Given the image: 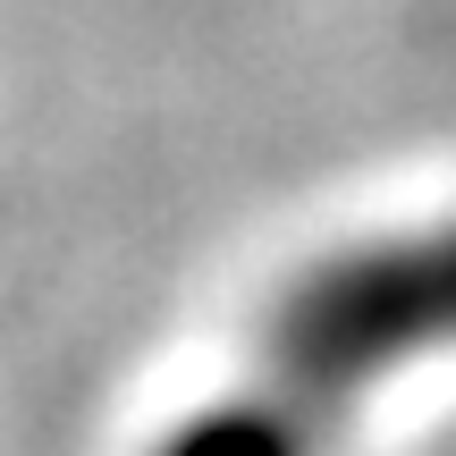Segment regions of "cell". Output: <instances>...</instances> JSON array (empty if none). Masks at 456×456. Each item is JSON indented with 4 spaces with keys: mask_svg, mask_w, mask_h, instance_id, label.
Instances as JSON below:
<instances>
[{
    "mask_svg": "<svg viewBox=\"0 0 456 456\" xmlns=\"http://www.w3.org/2000/svg\"><path fill=\"white\" fill-rule=\"evenodd\" d=\"M456 346V220L363 237L296 271L245 338V372L203 397L161 456H330L346 414Z\"/></svg>",
    "mask_w": 456,
    "mask_h": 456,
    "instance_id": "6da1fadb",
    "label": "cell"
}]
</instances>
